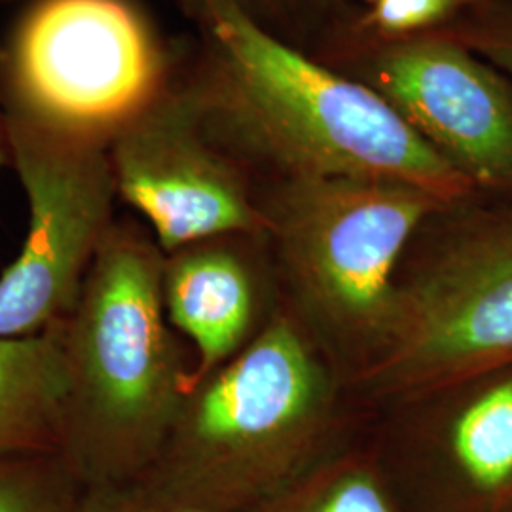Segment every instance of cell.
I'll use <instances>...</instances> for the list:
<instances>
[{
    "label": "cell",
    "mask_w": 512,
    "mask_h": 512,
    "mask_svg": "<svg viewBox=\"0 0 512 512\" xmlns=\"http://www.w3.org/2000/svg\"><path fill=\"white\" fill-rule=\"evenodd\" d=\"M179 67L211 137L251 171L380 179L442 202L478 194L382 97L262 29L236 0H177Z\"/></svg>",
    "instance_id": "cell-1"
},
{
    "label": "cell",
    "mask_w": 512,
    "mask_h": 512,
    "mask_svg": "<svg viewBox=\"0 0 512 512\" xmlns=\"http://www.w3.org/2000/svg\"><path fill=\"white\" fill-rule=\"evenodd\" d=\"M162 253L114 220L63 319L69 403L59 456L86 488L147 475L188 393L165 325Z\"/></svg>",
    "instance_id": "cell-2"
},
{
    "label": "cell",
    "mask_w": 512,
    "mask_h": 512,
    "mask_svg": "<svg viewBox=\"0 0 512 512\" xmlns=\"http://www.w3.org/2000/svg\"><path fill=\"white\" fill-rule=\"evenodd\" d=\"M325 378L289 323H274L184 397L139 482L150 512H228L272 494L306 452Z\"/></svg>",
    "instance_id": "cell-3"
},
{
    "label": "cell",
    "mask_w": 512,
    "mask_h": 512,
    "mask_svg": "<svg viewBox=\"0 0 512 512\" xmlns=\"http://www.w3.org/2000/svg\"><path fill=\"white\" fill-rule=\"evenodd\" d=\"M425 274L397 291L370 380L448 391L512 365V196L475 194L429 219Z\"/></svg>",
    "instance_id": "cell-4"
},
{
    "label": "cell",
    "mask_w": 512,
    "mask_h": 512,
    "mask_svg": "<svg viewBox=\"0 0 512 512\" xmlns=\"http://www.w3.org/2000/svg\"><path fill=\"white\" fill-rule=\"evenodd\" d=\"M175 61L137 0H25L0 44L6 112L110 143Z\"/></svg>",
    "instance_id": "cell-5"
},
{
    "label": "cell",
    "mask_w": 512,
    "mask_h": 512,
    "mask_svg": "<svg viewBox=\"0 0 512 512\" xmlns=\"http://www.w3.org/2000/svg\"><path fill=\"white\" fill-rule=\"evenodd\" d=\"M268 236L332 323L384 334L408 243L450 203L410 184L272 175L260 192Z\"/></svg>",
    "instance_id": "cell-6"
},
{
    "label": "cell",
    "mask_w": 512,
    "mask_h": 512,
    "mask_svg": "<svg viewBox=\"0 0 512 512\" xmlns=\"http://www.w3.org/2000/svg\"><path fill=\"white\" fill-rule=\"evenodd\" d=\"M8 139L29 226L19 255L0 275V336H29L73 311L114 224L118 190L105 141L10 112Z\"/></svg>",
    "instance_id": "cell-7"
},
{
    "label": "cell",
    "mask_w": 512,
    "mask_h": 512,
    "mask_svg": "<svg viewBox=\"0 0 512 512\" xmlns=\"http://www.w3.org/2000/svg\"><path fill=\"white\" fill-rule=\"evenodd\" d=\"M313 59L382 97L480 194L512 196V80L458 38L374 37L355 19Z\"/></svg>",
    "instance_id": "cell-8"
},
{
    "label": "cell",
    "mask_w": 512,
    "mask_h": 512,
    "mask_svg": "<svg viewBox=\"0 0 512 512\" xmlns=\"http://www.w3.org/2000/svg\"><path fill=\"white\" fill-rule=\"evenodd\" d=\"M118 198L139 211L173 255L224 236H268L253 171L219 145L179 67L109 143Z\"/></svg>",
    "instance_id": "cell-9"
},
{
    "label": "cell",
    "mask_w": 512,
    "mask_h": 512,
    "mask_svg": "<svg viewBox=\"0 0 512 512\" xmlns=\"http://www.w3.org/2000/svg\"><path fill=\"white\" fill-rule=\"evenodd\" d=\"M219 243L220 238L194 243L165 260V310L198 349L188 391L238 351L253 319L247 268L234 251Z\"/></svg>",
    "instance_id": "cell-10"
},
{
    "label": "cell",
    "mask_w": 512,
    "mask_h": 512,
    "mask_svg": "<svg viewBox=\"0 0 512 512\" xmlns=\"http://www.w3.org/2000/svg\"><path fill=\"white\" fill-rule=\"evenodd\" d=\"M69 403L63 321L0 336V458L59 454Z\"/></svg>",
    "instance_id": "cell-11"
},
{
    "label": "cell",
    "mask_w": 512,
    "mask_h": 512,
    "mask_svg": "<svg viewBox=\"0 0 512 512\" xmlns=\"http://www.w3.org/2000/svg\"><path fill=\"white\" fill-rule=\"evenodd\" d=\"M465 393L448 429V452L461 484L484 505L512 499V365L458 385Z\"/></svg>",
    "instance_id": "cell-12"
},
{
    "label": "cell",
    "mask_w": 512,
    "mask_h": 512,
    "mask_svg": "<svg viewBox=\"0 0 512 512\" xmlns=\"http://www.w3.org/2000/svg\"><path fill=\"white\" fill-rule=\"evenodd\" d=\"M281 42L315 57L359 16V0H236Z\"/></svg>",
    "instance_id": "cell-13"
},
{
    "label": "cell",
    "mask_w": 512,
    "mask_h": 512,
    "mask_svg": "<svg viewBox=\"0 0 512 512\" xmlns=\"http://www.w3.org/2000/svg\"><path fill=\"white\" fill-rule=\"evenodd\" d=\"M84 488L59 454L0 458V512H65Z\"/></svg>",
    "instance_id": "cell-14"
},
{
    "label": "cell",
    "mask_w": 512,
    "mask_h": 512,
    "mask_svg": "<svg viewBox=\"0 0 512 512\" xmlns=\"http://www.w3.org/2000/svg\"><path fill=\"white\" fill-rule=\"evenodd\" d=\"M357 27L380 38L450 35L476 0H359Z\"/></svg>",
    "instance_id": "cell-15"
},
{
    "label": "cell",
    "mask_w": 512,
    "mask_h": 512,
    "mask_svg": "<svg viewBox=\"0 0 512 512\" xmlns=\"http://www.w3.org/2000/svg\"><path fill=\"white\" fill-rule=\"evenodd\" d=\"M277 512H397L380 482L363 469H346L313 482Z\"/></svg>",
    "instance_id": "cell-16"
},
{
    "label": "cell",
    "mask_w": 512,
    "mask_h": 512,
    "mask_svg": "<svg viewBox=\"0 0 512 512\" xmlns=\"http://www.w3.org/2000/svg\"><path fill=\"white\" fill-rule=\"evenodd\" d=\"M448 37L458 38L512 80V0H476Z\"/></svg>",
    "instance_id": "cell-17"
},
{
    "label": "cell",
    "mask_w": 512,
    "mask_h": 512,
    "mask_svg": "<svg viewBox=\"0 0 512 512\" xmlns=\"http://www.w3.org/2000/svg\"><path fill=\"white\" fill-rule=\"evenodd\" d=\"M65 512H150L139 484L88 486Z\"/></svg>",
    "instance_id": "cell-18"
},
{
    "label": "cell",
    "mask_w": 512,
    "mask_h": 512,
    "mask_svg": "<svg viewBox=\"0 0 512 512\" xmlns=\"http://www.w3.org/2000/svg\"><path fill=\"white\" fill-rule=\"evenodd\" d=\"M10 164V139H8V112H6V99H4V86L0 74V169Z\"/></svg>",
    "instance_id": "cell-19"
},
{
    "label": "cell",
    "mask_w": 512,
    "mask_h": 512,
    "mask_svg": "<svg viewBox=\"0 0 512 512\" xmlns=\"http://www.w3.org/2000/svg\"><path fill=\"white\" fill-rule=\"evenodd\" d=\"M2 4H14V2H25V0H0Z\"/></svg>",
    "instance_id": "cell-20"
},
{
    "label": "cell",
    "mask_w": 512,
    "mask_h": 512,
    "mask_svg": "<svg viewBox=\"0 0 512 512\" xmlns=\"http://www.w3.org/2000/svg\"><path fill=\"white\" fill-rule=\"evenodd\" d=\"M179 512H202V511H179Z\"/></svg>",
    "instance_id": "cell-21"
}]
</instances>
